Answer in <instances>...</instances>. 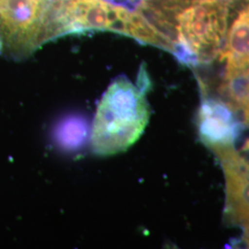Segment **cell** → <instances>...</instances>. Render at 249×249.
<instances>
[{
    "mask_svg": "<svg viewBox=\"0 0 249 249\" xmlns=\"http://www.w3.org/2000/svg\"><path fill=\"white\" fill-rule=\"evenodd\" d=\"M231 0H141L133 9L157 47L196 68L213 61L226 36Z\"/></svg>",
    "mask_w": 249,
    "mask_h": 249,
    "instance_id": "obj_1",
    "label": "cell"
},
{
    "mask_svg": "<svg viewBox=\"0 0 249 249\" xmlns=\"http://www.w3.org/2000/svg\"><path fill=\"white\" fill-rule=\"evenodd\" d=\"M145 90L146 86L140 88L124 77L109 85L92 124L91 145L96 154L119 153L140 139L150 118Z\"/></svg>",
    "mask_w": 249,
    "mask_h": 249,
    "instance_id": "obj_2",
    "label": "cell"
},
{
    "mask_svg": "<svg viewBox=\"0 0 249 249\" xmlns=\"http://www.w3.org/2000/svg\"><path fill=\"white\" fill-rule=\"evenodd\" d=\"M85 31H110L138 41L142 18L135 9L108 0H52L47 20L48 41Z\"/></svg>",
    "mask_w": 249,
    "mask_h": 249,
    "instance_id": "obj_3",
    "label": "cell"
},
{
    "mask_svg": "<svg viewBox=\"0 0 249 249\" xmlns=\"http://www.w3.org/2000/svg\"><path fill=\"white\" fill-rule=\"evenodd\" d=\"M52 0H0V54L23 60L45 43Z\"/></svg>",
    "mask_w": 249,
    "mask_h": 249,
    "instance_id": "obj_4",
    "label": "cell"
},
{
    "mask_svg": "<svg viewBox=\"0 0 249 249\" xmlns=\"http://www.w3.org/2000/svg\"><path fill=\"white\" fill-rule=\"evenodd\" d=\"M225 178L224 217L227 223L245 226L249 223V163L234 147L213 151Z\"/></svg>",
    "mask_w": 249,
    "mask_h": 249,
    "instance_id": "obj_5",
    "label": "cell"
},
{
    "mask_svg": "<svg viewBox=\"0 0 249 249\" xmlns=\"http://www.w3.org/2000/svg\"><path fill=\"white\" fill-rule=\"evenodd\" d=\"M238 129L232 107L223 100L203 99L197 114V132L210 150L233 147Z\"/></svg>",
    "mask_w": 249,
    "mask_h": 249,
    "instance_id": "obj_6",
    "label": "cell"
},
{
    "mask_svg": "<svg viewBox=\"0 0 249 249\" xmlns=\"http://www.w3.org/2000/svg\"><path fill=\"white\" fill-rule=\"evenodd\" d=\"M242 242L249 248V223L244 226V233L242 236Z\"/></svg>",
    "mask_w": 249,
    "mask_h": 249,
    "instance_id": "obj_7",
    "label": "cell"
},
{
    "mask_svg": "<svg viewBox=\"0 0 249 249\" xmlns=\"http://www.w3.org/2000/svg\"><path fill=\"white\" fill-rule=\"evenodd\" d=\"M243 149H244V151H247V152H249V140H248V141L246 142L244 147H243Z\"/></svg>",
    "mask_w": 249,
    "mask_h": 249,
    "instance_id": "obj_8",
    "label": "cell"
}]
</instances>
